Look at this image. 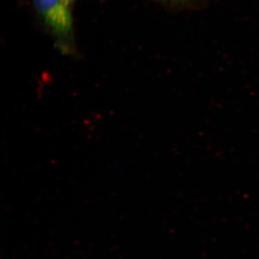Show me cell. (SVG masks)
Instances as JSON below:
<instances>
[{
    "instance_id": "3",
    "label": "cell",
    "mask_w": 259,
    "mask_h": 259,
    "mask_svg": "<svg viewBox=\"0 0 259 259\" xmlns=\"http://www.w3.org/2000/svg\"><path fill=\"white\" fill-rule=\"evenodd\" d=\"M64 1L66 2V4L71 7V5L74 3V0H64Z\"/></svg>"
},
{
    "instance_id": "2",
    "label": "cell",
    "mask_w": 259,
    "mask_h": 259,
    "mask_svg": "<svg viewBox=\"0 0 259 259\" xmlns=\"http://www.w3.org/2000/svg\"><path fill=\"white\" fill-rule=\"evenodd\" d=\"M171 8L179 10L196 9L206 4L208 0H161Z\"/></svg>"
},
{
    "instance_id": "1",
    "label": "cell",
    "mask_w": 259,
    "mask_h": 259,
    "mask_svg": "<svg viewBox=\"0 0 259 259\" xmlns=\"http://www.w3.org/2000/svg\"><path fill=\"white\" fill-rule=\"evenodd\" d=\"M37 13L66 49L72 37V19L70 6L64 0H34Z\"/></svg>"
}]
</instances>
